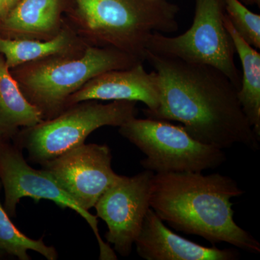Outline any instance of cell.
Segmentation results:
<instances>
[{"mask_svg":"<svg viewBox=\"0 0 260 260\" xmlns=\"http://www.w3.org/2000/svg\"><path fill=\"white\" fill-rule=\"evenodd\" d=\"M145 61L158 79L156 110L147 118L180 123L195 140L219 149L244 145L259 148V140L238 99L239 88L220 70L146 50Z\"/></svg>","mask_w":260,"mask_h":260,"instance_id":"6da1fadb","label":"cell"},{"mask_svg":"<svg viewBox=\"0 0 260 260\" xmlns=\"http://www.w3.org/2000/svg\"><path fill=\"white\" fill-rule=\"evenodd\" d=\"M243 193L232 178L220 174L155 173L150 185V206L178 232L258 254L259 242L234 219L231 200Z\"/></svg>","mask_w":260,"mask_h":260,"instance_id":"7a4b0ae2","label":"cell"},{"mask_svg":"<svg viewBox=\"0 0 260 260\" xmlns=\"http://www.w3.org/2000/svg\"><path fill=\"white\" fill-rule=\"evenodd\" d=\"M68 23L89 46L111 47L145 61L155 32L179 30L177 5L167 0H75Z\"/></svg>","mask_w":260,"mask_h":260,"instance_id":"3957f363","label":"cell"},{"mask_svg":"<svg viewBox=\"0 0 260 260\" xmlns=\"http://www.w3.org/2000/svg\"><path fill=\"white\" fill-rule=\"evenodd\" d=\"M143 62L114 48L88 46L80 55L51 56L19 65L10 72L24 96L45 120L60 114L68 99L97 75Z\"/></svg>","mask_w":260,"mask_h":260,"instance_id":"277c9868","label":"cell"},{"mask_svg":"<svg viewBox=\"0 0 260 260\" xmlns=\"http://www.w3.org/2000/svg\"><path fill=\"white\" fill-rule=\"evenodd\" d=\"M137 103L115 101L104 104L85 101L70 106L59 115L23 128L16 146L28 152L30 160L42 164L83 144L93 131L104 126H120L136 117Z\"/></svg>","mask_w":260,"mask_h":260,"instance_id":"5b68a950","label":"cell"},{"mask_svg":"<svg viewBox=\"0 0 260 260\" xmlns=\"http://www.w3.org/2000/svg\"><path fill=\"white\" fill-rule=\"evenodd\" d=\"M119 133L145 154L140 164L154 174L203 172L226 160L223 150L200 143L181 124L169 121L134 117L119 126Z\"/></svg>","mask_w":260,"mask_h":260,"instance_id":"8992f818","label":"cell"},{"mask_svg":"<svg viewBox=\"0 0 260 260\" xmlns=\"http://www.w3.org/2000/svg\"><path fill=\"white\" fill-rule=\"evenodd\" d=\"M225 14L223 0H195L190 28L175 37L153 32L146 50L188 62L210 65L226 75L239 89L242 76L234 60V43L224 25Z\"/></svg>","mask_w":260,"mask_h":260,"instance_id":"52a82bcc","label":"cell"},{"mask_svg":"<svg viewBox=\"0 0 260 260\" xmlns=\"http://www.w3.org/2000/svg\"><path fill=\"white\" fill-rule=\"evenodd\" d=\"M0 181L5 191L4 207L10 217H15L19 202L23 198L51 200L62 208H70L79 214L91 228L99 243L101 260H115L113 249L101 237L96 216L82 208L47 172L28 165L22 150L5 142L0 147Z\"/></svg>","mask_w":260,"mask_h":260,"instance_id":"ba28073f","label":"cell"},{"mask_svg":"<svg viewBox=\"0 0 260 260\" xmlns=\"http://www.w3.org/2000/svg\"><path fill=\"white\" fill-rule=\"evenodd\" d=\"M154 173L145 170L133 177L120 176L98 200L97 217L108 226L105 238L121 256H128L150 209Z\"/></svg>","mask_w":260,"mask_h":260,"instance_id":"9c48e42d","label":"cell"},{"mask_svg":"<svg viewBox=\"0 0 260 260\" xmlns=\"http://www.w3.org/2000/svg\"><path fill=\"white\" fill-rule=\"evenodd\" d=\"M112 160L108 145L83 143L41 165L63 190L88 211L120 177L113 170Z\"/></svg>","mask_w":260,"mask_h":260,"instance_id":"30bf717a","label":"cell"},{"mask_svg":"<svg viewBox=\"0 0 260 260\" xmlns=\"http://www.w3.org/2000/svg\"><path fill=\"white\" fill-rule=\"evenodd\" d=\"M129 101L142 102L144 110L154 112L159 104L158 79L148 73L143 63L127 69L114 70L97 75L68 99L67 109L85 101Z\"/></svg>","mask_w":260,"mask_h":260,"instance_id":"8fae6325","label":"cell"},{"mask_svg":"<svg viewBox=\"0 0 260 260\" xmlns=\"http://www.w3.org/2000/svg\"><path fill=\"white\" fill-rule=\"evenodd\" d=\"M137 252L146 260H235L237 250L220 249L191 242L166 226L151 208L148 210L135 242Z\"/></svg>","mask_w":260,"mask_h":260,"instance_id":"7c38bea8","label":"cell"},{"mask_svg":"<svg viewBox=\"0 0 260 260\" xmlns=\"http://www.w3.org/2000/svg\"><path fill=\"white\" fill-rule=\"evenodd\" d=\"M61 0H19L4 18L0 30L7 39L49 40L64 27Z\"/></svg>","mask_w":260,"mask_h":260,"instance_id":"4fadbf2b","label":"cell"},{"mask_svg":"<svg viewBox=\"0 0 260 260\" xmlns=\"http://www.w3.org/2000/svg\"><path fill=\"white\" fill-rule=\"evenodd\" d=\"M88 46L67 23L56 37L49 40L0 37V54L10 70L51 56L80 55Z\"/></svg>","mask_w":260,"mask_h":260,"instance_id":"5bb4252c","label":"cell"},{"mask_svg":"<svg viewBox=\"0 0 260 260\" xmlns=\"http://www.w3.org/2000/svg\"><path fill=\"white\" fill-rule=\"evenodd\" d=\"M44 120L42 113L27 100L0 54V141L8 142L19 128Z\"/></svg>","mask_w":260,"mask_h":260,"instance_id":"9a60e30c","label":"cell"},{"mask_svg":"<svg viewBox=\"0 0 260 260\" xmlns=\"http://www.w3.org/2000/svg\"><path fill=\"white\" fill-rule=\"evenodd\" d=\"M223 23L242 64V82L238 90V99L243 112L259 140L260 54L236 31L226 14L224 15Z\"/></svg>","mask_w":260,"mask_h":260,"instance_id":"2e32d148","label":"cell"},{"mask_svg":"<svg viewBox=\"0 0 260 260\" xmlns=\"http://www.w3.org/2000/svg\"><path fill=\"white\" fill-rule=\"evenodd\" d=\"M2 186L0 181V192ZM0 249L8 255L15 256L20 260H30L28 251L39 253L48 260L57 259L55 248L47 246L43 239L36 240L27 237L20 232L10 220L0 202Z\"/></svg>","mask_w":260,"mask_h":260,"instance_id":"e0dca14e","label":"cell"},{"mask_svg":"<svg viewBox=\"0 0 260 260\" xmlns=\"http://www.w3.org/2000/svg\"><path fill=\"white\" fill-rule=\"evenodd\" d=\"M225 14L236 31L256 49H260V15L241 0H223Z\"/></svg>","mask_w":260,"mask_h":260,"instance_id":"ac0fdd59","label":"cell"},{"mask_svg":"<svg viewBox=\"0 0 260 260\" xmlns=\"http://www.w3.org/2000/svg\"><path fill=\"white\" fill-rule=\"evenodd\" d=\"M16 3L17 0H0V19L6 16Z\"/></svg>","mask_w":260,"mask_h":260,"instance_id":"d6986e66","label":"cell"},{"mask_svg":"<svg viewBox=\"0 0 260 260\" xmlns=\"http://www.w3.org/2000/svg\"><path fill=\"white\" fill-rule=\"evenodd\" d=\"M241 1L246 5H258V6H259L260 0H241Z\"/></svg>","mask_w":260,"mask_h":260,"instance_id":"ffe728a7","label":"cell"},{"mask_svg":"<svg viewBox=\"0 0 260 260\" xmlns=\"http://www.w3.org/2000/svg\"><path fill=\"white\" fill-rule=\"evenodd\" d=\"M5 255H7L6 253H5L4 251H3L1 249H0V259H1V258L4 257Z\"/></svg>","mask_w":260,"mask_h":260,"instance_id":"44dd1931","label":"cell"},{"mask_svg":"<svg viewBox=\"0 0 260 260\" xmlns=\"http://www.w3.org/2000/svg\"><path fill=\"white\" fill-rule=\"evenodd\" d=\"M3 143H5V142L0 141V147H1V145L3 144Z\"/></svg>","mask_w":260,"mask_h":260,"instance_id":"7402d4cb","label":"cell"},{"mask_svg":"<svg viewBox=\"0 0 260 260\" xmlns=\"http://www.w3.org/2000/svg\"><path fill=\"white\" fill-rule=\"evenodd\" d=\"M18 1H19V0H17V3H18Z\"/></svg>","mask_w":260,"mask_h":260,"instance_id":"603a6c76","label":"cell"}]
</instances>
